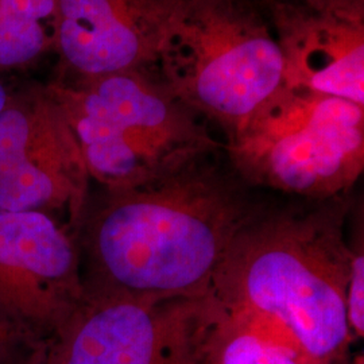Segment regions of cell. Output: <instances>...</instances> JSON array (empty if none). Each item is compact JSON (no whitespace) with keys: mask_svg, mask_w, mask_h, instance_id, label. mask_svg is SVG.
Wrapping results in <instances>:
<instances>
[{"mask_svg":"<svg viewBox=\"0 0 364 364\" xmlns=\"http://www.w3.org/2000/svg\"><path fill=\"white\" fill-rule=\"evenodd\" d=\"M82 297L76 235L43 213L0 210V333L49 343Z\"/></svg>","mask_w":364,"mask_h":364,"instance_id":"obj_8","label":"cell"},{"mask_svg":"<svg viewBox=\"0 0 364 364\" xmlns=\"http://www.w3.org/2000/svg\"><path fill=\"white\" fill-rule=\"evenodd\" d=\"M225 150L231 169L254 189L304 200L350 195L364 169V107L284 85Z\"/></svg>","mask_w":364,"mask_h":364,"instance_id":"obj_5","label":"cell"},{"mask_svg":"<svg viewBox=\"0 0 364 364\" xmlns=\"http://www.w3.org/2000/svg\"><path fill=\"white\" fill-rule=\"evenodd\" d=\"M58 0H0V75L54 53Z\"/></svg>","mask_w":364,"mask_h":364,"instance_id":"obj_12","label":"cell"},{"mask_svg":"<svg viewBox=\"0 0 364 364\" xmlns=\"http://www.w3.org/2000/svg\"><path fill=\"white\" fill-rule=\"evenodd\" d=\"M272 15L285 85L364 107V21L290 3H275Z\"/></svg>","mask_w":364,"mask_h":364,"instance_id":"obj_10","label":"cell"},{"mask_svg":"<svg viewBox=\"0 0 364 364\" xmlns=\"http://www.w3.org/2000/svg\"><path fill=\"white\" fill-rule=\"evenodd\" d=\"M210 364H311L285 326L272 317L225 306Z\"/></svg>","mask_w":364,"mask_h":364,"instance_id":"obj_11","label":"cell"},{"mask_svg":"<svg viewBox=\"0 0 364 364\" xmlns=\"http://www.w3.org/2000/svg\"><path fill=\"white\" fill-rule=\"evenodd\" d=\"M154 72L227 138L285 85L275 36L240 0H185Z\"/></svg>","mask_w":364,"mask_h":364,"instance_id":"obj_4","label":"cell"},{"mask_svg":"<svg viewBox=\"0 0 364 364\" xmlns=\"http://www.w3.org/2000/svg\"><path fill=\"white\" fill-rule=\"evenodd\" d=\"M363 236L352 246L351 274L347 290V316L353 338L364 335V254Z\"/></svg>","mask_w":364,"mask_h":364,"instance_id":"obj_13","label":"cell"},{"mask_svg":"<svg viewBox=\"0 0 364 364\" xmlns=\"http://www.w3.org/2000/svg\"><path fill=\"white\" fill-rule=\"evenodd\" d=\"M11 92H13V87H9V85L3 81V78L0 77V111L3 109V107L7 103V100H9L10 95H11Z\"/></svg>","mask_w":364,"mask_h":364,"instance_id":"obj_16","label":"cell"},{"mask_svg":"<svg viewBox=\"0 0 364 364\" xmlns=\"http://www.w3.org/2000/svg\"><path fill=\"white\" fill-rule=\"evenodd\" d=\"M77 139L92 181L126 189L173 176L220 150L205 119L154 70L48 84Z\"/></svg>","mask_w":364,"mask_h":364,"instance_id":"obj_3","label":"cell"},{"mask_svg":"<svg viewBox=\"0 0 364 364\" xmlns=\"http://www.w3.org/2000/svg\"><path fill=\"white\" fill-rule=\"evenodd\" d=\"M46 346L0 333V364H46Z\"/></svg>","mask_w":364,"mask_h":364,"instance_id":"obj_14","label":"cell"},{"mask_svg":"<svg viewBox=\"0 0 364 364\" xmlns=\"http://www.w3.org/2000/svg\"><path fill=\"white\" fill-rule=\"evenodd\" d=\"M91 182L49 87L13 88L0 111V210L43 213L77 237Z\"/></svg>","mask_w":364,"mask_h":364,"instance_id":"obj_7","label":"cell"},{"mask_svg":"<svg viewBox=\"0 0 364 364\" xmlns=\"http://www.w3.org/2000/svg\"><path fill=\"white\" fill-rule=\"evenodd\" d=\"M185 0H58L54 53L64 76L154 70Z\"/></svg>","mask_w":364,"mask_h":364,"instance_id":"obj_9","label":"cell"},{"mask_svg":"<svg viewBox=\"0 0 364 364\" xmlns=\"http://www.w3.org/2000/svg\"><path fill=\"white\" fill-rule=\"evenodd\" d=\"M224 313L212 293L151 299L84 287L46 364H210Z\"/></svg>","mask_w":364,"mask_h":364,"instance_id":"obj_6","label":"cell"},{"mask_svg":"<svg viewBox=\"0 0 364 364\" xmlns=\"http://www.w3.org/2000/svg\"><path fill=\"white\" fill-rule=\"evenodd\" d=\"M302 4L314 11L364 21V0H302Z\"/></svg>","mask_w":364,"mask_h":364,"instance_id":"obj_15","label":"cell"},{"mask_svg":"<svg viewBox=\"0 0 364 364\" xmlns=\"http://www.w3.org/2000/svg\"><path fill=\"white\" fill-rule=\"evenodd\" d=\"M210 158L136 188L90 195L77 232L85 289L135 297H204L230 248L267 207Z\"/></svg>","mask_w":364,"mask_h":364,"instance_id":"obj_1","label":"cell"},{"mask_svg":"<svg viewBox=\"0 0 364 364\" xmlns=\"http://www.w3.org/2000/svg\"><path fill=\"white\" fill-rule=\"evenodd\" d=\"M266 207L236 236L212 294L231 309L272 317L311 364H338L351 344L347 290L350 195Z\"/></svg>","mask_w":364,"mask_h":364,"instance_id":"obj_2","label":"cell"}]
</instances>
